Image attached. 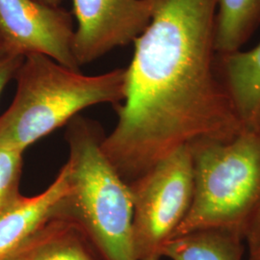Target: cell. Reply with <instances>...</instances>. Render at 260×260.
<instances>
[{
    "mask_svg": "<svg viewBox=\"0 0 260 260\" xmlns=\"http://www.w3.org/2000/svg\"><path fill=\"white\" fill-rule=\"evenodd\" d=\"M124 99L103 149L128 184L198 140L233 139L244 127L217 69L218 0H148Z\"/></svg>",
    "mask_w": 260,
    "mask_h": 260,
    "instance_id": "6da1fadb",
    "label": "cell"
},
{
    "mask_svg": "<svg viewBox=\"0 0 260 260\" xmlns=\"http://www.w3.org/2000/svg\"><path fill=\"white\" fill-rule=\"evenodd\" d=\"M103 127L77 115L67 123L70 189L54 217L75 222L103 260H137L129 186L103 149Z\"/></svg>",
    "mask_w": 260,
    "mask_h": 260,
    "instance_id": "7a4b0ae2",
    "label": "cell"
},
{
    "mask_svg": "<svg viewBox=\"0 0 260 260\" xmlns=\"http://www.w3.org/2000/svg\"><path fill=\"white\" fill-rule=\"evenodd\" d=\"M125 75V69L85 75L46 55L25 56L13 103L0 116V145L23 152L88 107L117 106L124 99Z\"/></svg>",
    "mask_w": 260,
    "mask_h": 260,
    "instance_id": "3957f363",
    "label": "cell"
},
{
    "mask_svg": "<svg viewBox=\"0 0 260 260\" xmlns=\"http://www.w3.org/2000/svg\"><path fill=\"white\" fill-rule=\"evenodd\" d=\"M189 146L194 196L173 238L219 230L246 240L260 210V124L244 126L233 139L198 140Z\"/></svg>",
    "mask_w": 260,
    "mask_h": 260,
    "instance_id": "277c9868",
    "label": "cell"
},
{
    "mask_svg": "<svg viewBox=\"0 0 260 260\" xmlns=\"http://www.w3.org/2000/svg\"><path fill=\"white\" fill-rule=\"evenodd\" d=\"M128 186L135 256L137 260H161L165 246L192 205L194 170L190 146L177 149Z\"/></svg>",
    "mask_w": 260,
    "mask_h": 260,
    "instance_id": "5b68a950",
    "label": "cell"
},
{
    "mask_svg": "<svg viewBox=\"0 0 260 260\" xmlns=\"http://www.w3.org/2000/svg\"><path fill=\"white\" fill-rule=\"evenodd\" d=\"M0 33L4 54H42L80 71L73 52V16L67 10L35 0H0Z\"/></svg>",
    "mask_w": 260,
    "mask_h": 260,
    "instance_id": "8992f818",
    "label": "cell"
},
{
    "mask_svg": "<svg viewBox=\"0 0 260 260\" xmlns=\"http://www.w3.org/2000/svg\"><path fill=\"white\" fill-rule=\"evenodd\" d=\"M73 4L77 21L73 52L79 68L134 43L151 19L148 0H73Z\"/></svg>",
    "mask_w": 260,
    "mask_h": 260,
    "instance_id": "52a82bcc",
    "label": "cell"
},
{
    "mask_svg": "<svg viewBox=\"0 0 260 260\" xmlns=\"http://www.w3.org/2000/svg\"><path fill=\"white\" fill-rule=\"evenodd\" d=\"M70 189L68 164L45 191L33 197H17L0 212V259L25 241L55 216Z\"/></svg>",
    "mask_w": 260,
    "mask_h": 260,
    "instance_id": "ba28073f",
    "label": "cell"
},
{
    "mask_svg": "<svg viewBox=\"0 0 260 260\" xmlns=\"http://www.w3.org/2000/svg\"><path fill=\"white\" fill-rule=\"evenodd\" d=\"M83 231L73 221L52 217L0 260H98Z\"/></svg>",
    "mask_w": 260,
    "mask_h": 260,
    "instance_id": "9c48e42d",
    "label": "cell"
},
{
    "mask_svg": "<svg viewBox=\"0 0 260 260\" xmlns=\"http://www.w3.org/2000/svg\"><path fill=\"white\" fill-rule=\"evenodd\" d=\"M216 63L242 124L256 125L260 113V43L248 51L217 54Z\"/></svg>",
    "mask_w": 260,
    "mask_h": 260,
    "instance_id": "30bf717a",
    "label": "cell"
},
{
    "mask_svg": "<svg viewBox=\"0 0 260 260\" xmlns=\"http://www.w3.org/2000/svg\"><path fill=\"white\" fill-rule=\"evenodd\" d=\"M243 238L219 230L186 233L168 242L163 257L171 260H242Z\"/></svg>",
    "mask_w": 260,
    "mask_h": 260,
    "instance_id": "8fae6325",
    "label": "cell"
},
{
    "mask_svg": "<svg viewBox=\"0 0 260 260\" xmlns=\"http://www.w3.org/2000/svg\"><path fill=\"white\" fill-rule=\"evenodd\" d=\"M260 24V0H218L215 49L218 55L239 51Z\"/></svg>",
    "mask_w": 260,
    "mask_h": 260,
    "instance_id": "7c38bea8",
    "label": "cell"
},
{
    "mask_svg": "<svg viewBox=\"0 0 260 260\" xmlns=\"http://www.w3.org/2000/svg\"><path fill=\"white\" fill-rule=\"evenodd\" d=\"M22 153L0 145V212L20 195Z\"/></svg>",
    "mask_w": 260,
    "mask_h": 260,
    "instance_id": "4fadbf2b",
    "label": "cell"
},
{
    "mask_svg": "<svg viewBox=\"0 0 260 260\" xmlns=\"http://www.w3.org/2000/svg\"><path fill=\"white\" fill-rule=\"evenodd\" d=\"M24 57L12 54L0 55V94L10 80L15 78Z\"/></svg>",
    "mask_w": 260,
    "mask_h": 260,
    "instance_id": "5bb4252c",
    "label": "cell"
},
{
    "mask_svg": "<svg viewBox=\"0 0 260 260\" xmlns=\"http://www.w3.org/2000/svg\"><path fill=\"white\" fill-rule=\"evenodd\" d=\"M256 123L260 124V113ZM245 241H247L248 243L250 252L254 251L260 246V210L253 219V222L251 223L250 231L248 233Z\"/></svg>",
    "mask_w": 260,
    "mask_h": 260,
    "instance_id": "9a60e30c",
    "label": "cell"
},
{
    "mask_svg": "<svg viewBox=\"0 0 260 260\" xmlns=\"http://www.w3.org/2000/svg\"><path fill=\"white\" fill-rule=\"evenodd\" d=\"M35 1L49 7H60L61 3L63 2V0H35Z\"/></svg>",
    "mask_w": 260,
    "mask_h": 260,
    "instance_id": "2e32d148",
    "label": "cell"
},
{
    "mask_svg": "<svg viewBox=\"0 0 260 260\" xmlns=\"http://www.w3.org/2000/svg\"><path fill=\"white\" fill-rule=\"evenodd\" d=\"M250 255H251V260H260V246L254 251H251Z\"/></svg>",
    "mask_w": 260,
    "mask_h": 260,
    "instance_id": "e0dca14e",
    "label": "cell"
},
{
    "mask_svg": "<svg viewBox=\"0 0 260 260\" xmlns=\"http://www.w3.org/2000/svg\"><path fill=\"white\" fill-rule=\"evenodd\" d=\"M4 54V45H3V39L0 33V55Z\"/></svg>",
    "mask_w": 260,
    "mask_h": 260,
    "instance_id": "ac0fdd59",
    "label": "cell"
}]
</instances>
